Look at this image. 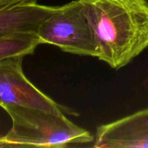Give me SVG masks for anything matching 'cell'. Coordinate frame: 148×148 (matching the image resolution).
<instances>
[{
  "label": "cell",
  "instance_id": "6da1fadb",
  "mask_svg": "<svg viewBox=\"0 0 148 148\" xmlns=\"http://www.w3.org/2000/svg\"><path fill=\"white\" fill-rule=\"evenodd\" d=\"M95 35L98 58L112 69L127 66L148 48L144 0H79Z\"/></svg>",
  "mask_w": 148,
  "mask_h": 148
},
{
  "label": "cell",
  "instance_id": "9c48e42d",
  "mask_svg": "<svg viewBox=\"0 0 148 148\" xmlns=\"http://www.w3.org/2000/svg\"><path fill=\"white\" fill-rule=\"evenodd\" d=\"M2 147H8V145H7V142L5 141L3 136H1V137H0V148Z\"/></svg>",
  "mask_w": 148,
  "mask_h": 148
},
{
  "label": "cell",
  "instance_id": "3957f363",
  "mask_svg": "<svg viewBox=\"0 0 148 148\" xmlns=\"http://www.w3.org/2000/svg\"><path fill=\"white\" fill-rule=\"evenodd\" d=\"M36 34L41 44L53 45L72 54L98 56L95 35L79 0L59 7Z\"/></svg>",
  "mask_w": 148,
  "mask_h": 148
},
{
  "label": "cell",
  "instance_id": "277c9868",
  "mask_svg": "<svg viewBox=\"0 0 148 148\" xmlns=\"http://www.w3.org/2000/svg\"><path fill=\"white\" fill-rule=\"evenodd\" d=\"M24 56L0 60V106L5 111L12 107H32L58 114H72L36 88L25 75Z\"/></svg>",
  "mask_w": 148,
  "mask_h": 148
},
{
  "label": "cell",
  "instance_id": "30bf717a",
  "mask_svg": "<svg viewBox=\"0 0 148 148\" xmlns=\"http://www.w3.org/2000/svg\"><path fill=\"white\" fill-rule=\"evenodd\" d=\"M144 1H145V2H146V3H147V4H148V0H144Z\"/></svg>",
  "mask_w": 148,
  "mask_h": 148
},
{
  "label": "cell",
  "instance_id": "52a82bcc",
  "mask_svg": "<svg viewBox=\"0 0 148 148\" xmlns=\"http://www.w3.org/2000/svg\"><path fill=\"white\" fill-rule=\"evenodd\" d=\"M41 44L36 33H20L0 38V60L33 54Z\"/></svg>",
  "mask_w": 148,
  "mask_h": 148
},
{
  "label": "cell",
  "instance_id": "5b68a950",
  "mask_svg": "<svg viewBox=\"0 0 148 148\" xmlns=\"http://www.w3.org/2000/svg\"><path fill=\"white\" fill-rule=\"evenodd\" d=\"M92 147H148V108L97 127Z\"/></svg>",
  "mask_w": 148,
  "mask_h": 148
},
{
  "label": "cell",
  "instance_id": "8992f818",
  "mask_svg": "<svg viewBox=\"0 0 148 148\" xmlns=\"http://www.w3.org/2000/svg\"><path fill=\"white\" fill-rule=\"evenodd\" d=\"M59 7L25 1L0 7V38L20 33H36L42 23Z\"/></svg>",
  "mask_w": 148,
  "mask_h": 148
},
{
  "label": "cell",
  "instance_id": "7a4b0ae2",
  "mask_svg": "<svg viewBox=\"0 0 148 148\" xmlns=\"http://www.w3.org/2000/svg\"><path fill=\"white\" fill-rule=\"evenodd\" d=\"M5 111L12 123L3 136L8 147H67L94 140L88 130L64 114L32 107H12Z\"/></svg>",
  "mask_w": 148,
  "mask_h": 148
},
{
  "label": "cell",
  "instance_id": "ba28073f",
  "mask_svg": "<svg viewBox=\"0 0 148 148\" xmlns=\"http://www.w3.org/2000/svg\"><path fill=\"white\" fill-rule=\"evenodd\" d=\"M38 0H0V7H7V6L14 5V4H20L22 2H25V1H31Z\"/></svg>",
  "mask_w": 148,
  "mask_h": 148
}]
</instances>
